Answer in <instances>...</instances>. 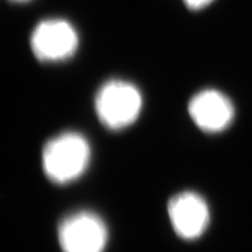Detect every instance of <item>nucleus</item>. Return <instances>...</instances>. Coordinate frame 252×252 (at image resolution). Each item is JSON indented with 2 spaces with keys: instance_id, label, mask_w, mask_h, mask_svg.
Masks as SVG:
<instances>
[{
  "instance_id": "3",
  "label": "nucleus",
  "mask_w": 252,
  "mask_h": 252,
  "mask_svg": "<svg viewBox=\"0 0 252 252\" xmlns=\"http://www.w3.org/2000/svg\"><path fill=\"white\" fill-rule=\"evenodd\" d=\"M59 242L63 252H104L108 229L96 214L75 213L60 224Z\"/></svg>"
},
{
  "instance_id": "5",
  "label": "nucleus",
  "mask_w": 252,
  "mask_h": 252,
  "mask_svg": "<svg viewBox=\"0 0 252 252\" xmlns=\"http://www.w3.org/2000/svg\"><path fill=\"white\" fill-rule=\"evenodd\" d=\"M168 216L175 234L186 241L202 236L210 220L207 202L193 191H182L173 196L168 202Z\"/></svg>"
},
{
  "instance_id": "1",
  "label": "nucleus",
  "mask_w": 252,
  "mask_h": 252,
  "mask_svg": "<svg viewBox=\"0 0 252 252\" xmlns=\"http://www.w3.org/2000/svg\"><path fill=\"white\" fill-rule=\"evenodd\" d=\"M90 157V145L83 135L77 132H64L45 145L42 168L50 181L65 185L86 172Z\"/></svg>"
},
{
  "instance_id": "6",
  "label": "nucleus",
  "mask_w": 252,
  "mask_h": 252,
  "mask_svg": "<svg viewBox=\"0 0 252 252\" xmlns=\"http://www.w3.org/2000/svg\"><path fill=\"white\" fill-rule=\"evenodd\" d=\"M188 112L195 125L204 132L224 131L235 117L234 104L215 89L200 91L189 100Z\"/></svg>"
},
{
  "instance_id": "2",
  "label": "nucleus",
  "mask_w": 252,
  "mask_h": 252,
  "mask_svg": "<svg viewBox=\"0 0 252 252\" xmlns=\"http://www.w3.org/2000/svg\"><path fill=\"white\" fill-rule=\"evenodd\" d=\"M143 97L130 82L111 80L104 83L94 98L99 121L110 130H123L139 117Z\"/></svg>"
},
{
  "instance_id": "4",
  "label": "nucleus",
  "mask_w": 252,
  "mask_h": 252,
  "mask_svg": "<svg viewBox=\"0 0 252 252\" xmlns=\"http://www.w3.org/2000/svg\"><path fill=\"white\" fill-rule=\"evenodd\" d=\"M78 46V35L74 26L62 19L41 21L31 36V47L37 60L59 62L74 55Z\"/></svg>"
},
{
  "instance_id": "8",
  "label": "nucleus",
  "mask_w": 252,
  "mask_h": 252,
  "mask_svg": "<svg viewBox=\"0 0 252 252\" xmlns=\"http://www.w3.org/2000/svg\"><path fill=\"white\" fill-rule=\"evenodd\" d=\"M15 1H25V0H15Z\"/></svg>"
},
{
  "instance_id": "7",
  "label": "nucleus",
  "mask_w": 252,
  "mask_h": 252,
  "mask_svg": "<svg viewBox=\"0 0 252 252\" xmlns=\"http://www.w3.org/2000/svg\"><path fill=\"white\" fill-rule=\"evenodd\" d=\"M185 4L191 9H201L212 4L214 0H184Z\"/></svg>"
}]
</instances>
